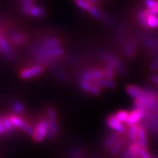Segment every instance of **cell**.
I'll use <instances>...</instances> for the list:
<instances>
[{"label":"cell","mask_w":158,"mask_h":158,"mask_svg":"<svg viewBox=\"0 0 158 158\" xmlns=\"http://www.w3.org/2000/svg\"><path fill=\"white\" fill-rule=\"evenodd\" d=\"M40 44L48 48H54L62 47V41L56 37H48L44 39V40Z\"/></svg>","instance_id":"cell-21"},{"label":"cell","mask_w":158,"mask_h":158,"mask_svg":"<svg viewBox=\"0 0 158 158\" xmlns=\"http://www.w3.org/2000/svg\"><path fill=\"white\" fill-rule=\"evenodd\" d=\"M119 158H132L131 155H130L129 151L127 150V148H125V149L122 151V154L120 155Z\"/></svg>","instance_id":"cell-35"},{"label":"cell","mask_w":158,"mask_h":158,"mask_svg":"<svg viewBox=\"0 0 158 158\" xmlns=\"http://www.w3.org/2000/svg\"><path fill=\"white\" fill-rule=\"evenodd\" d=\"M105 70V78L110 79V80H114L116 77V69L113 68L111 65H106V68L104 69Z\"/></svg>","instance_id":"cell-28"},{"label":"cell","mask_w":158,"mask_h":158,"mask_svg":"<svg viewBox=\"0 0 158 158\" xmlns=\"http://www.w3.org/2000/svg\"><path fill=\"white\" fill-rule=\"evenodd\" d=\"M3 135H5V134H4V129H3V127H2V125L0 124V136Z\"/></svg>","instance_id":"cell-38"},{"label":"cell","mask_w":158,"mask_h":158,"mask_svg":"<svg viewBox=\"0 0 158 158\" xmlns=\"http://www.w3.org/2000/svg\"><path fill=\"white\" fill-rule=\"evenodd\" d=\"M149 69H151V71L156 72L158 70V51L156 52L153 56L151 62L149 64Z\"/></svg>","instance_id":"cell-32"},{"label":"cell","mask_w":158,"mask_h":158,"mask_svg":"<svg viewBox=\"0 0 158 158\" xmlns=\"http://www.w3.org/2000/svg\"><path fill=\"white\" fill-rule=\"evenodd\" d=\"M141 41L143 47L147 50L153 53V55L158 51V37L148 35V36H144Z\"/></svg>","instance_id":"cell-10"},{"label":"cell","mask_w":158,"mask_h":158,"mask_svg":"<svg viewBox=\"0 0 158 158\" xmlns=\"http://www.w3.org/2000/svg\"><path fill=\"white\" fill-rule=\"evenodd\" d=\"M140 127L141 124H135L129 126L127 131V142H135L138 141V137H139V131H140Z\"/></svg>","instance_id":"cell-15"},{"label":"cell","mask_w":158,"mask_h":158,"mask_svg":"<svg viewBox=\"0 0 158 158\" xmlns=\"http://www.w3.org/2000/svg\"><path fill=\"white\" fill-rule=\"evenodd\" d=\"M91 5H98L100 3V0H88Z\"/></svg>","instance_id":"cell-37"},{"label":"cell","mask_w":158,"mask_h":158,"mask_svg":"<svg viewBox=\"0 0 158 158\" xmlns=\"http://www.w3.org/2000/svg\"><path fill=\"white\" fill-rule=\"evenodd\" d=\"M115 115H116V117L118 118L119 121H121L123 123L124 122L127 123V118L129 117V113L127 111H126V110H119V111H118L117 113H115Z\"/></svg>","instance_id":"cell-30"},{"label":"cell","mask_w":158,"mask_h":158,"mask_svg":"<svg viewBox=\"0 0 158 158\" xmlns=\"http://www.w3.org/2000/svg\"><path fill=\"white\" fill-rule=\"evenodd\" d=\"M49 131V123L47 118H41L34 126V135L32 136L35 142H41L48 138Z\"/></svg>","instance_id":"cell-3"},{"label":"cell","mask_w":158,"mask_h":158,"mask_svg":"<svg viewBox=\"0 0 158 158\" xmlns=\"http://www.w3.org/2000/svg\"><path fill=\"white\" fill-rule=\"evenodd\" d=\"M11 111L13 114L22 117V115H24V113L26 112L25 105L19 100H15L11 103Z\"/></svg>","instance_id":"cell-23"},{"label":"cell","mask_w":158,"mask_h":158,"mask_svg":"<svg viewBox=\"0 0 158 158\" xmlns=\"http://www.w3.org/2000/svg\"><path fill=\"white\" fill-rule=\"evenodd\" d=\"M148 26L149 29L158 27V17L156 15L150 14L148 18Z\"/></svg>","instance_id":"cell-31"},{"label":"cell","mask_w":158,"mask_h":158,"mask_svg":"<svg viewBox=\"0 0 158 158\" xmlns=\"http://www.w3.org/2000/svg\"><path fill=\"white\" fill-rule=\"evenodd\" d=\"M45 69V67H43L42 65L35 64V65L30 66V67H27V68L22 69L19 71V76L23 80H28V79L35 78V77H40V76H41L42 74L44 73Z\"/></svg>","instance_id":"cell-5"},{"label":"cell","mask_w":158,"mask_h":158,"mask_svg":"<svg viewBox=\"0 0 158 158\" xmlns=\"http://www.w3.org/2000/svg\"><path fill=\"white\" fill-rule=\"evenodd\" d=\"M85 151L80 145H74L69 149V158H84Z\"/></svg>","instance_id":"cell-22"},{"label":"cell","mask_w":158,"mask_h":158,"mask_svg":"<svg viewBox=\"0 0 158 158\" xmlns=\"http://www.w3.org/2000/svg\"><path fill=\"white\" fill-rule=\"evenodd\" d=\"M150 15V13L148 12V10H143V11H139L137 12V19L138 22L141 25V27L145 29V30H148L149 27L148 26V18Z\"/></svg>","instance_id":"cell-20"},{"label":"cell","mask_w":158,"mask_h":158,"mask_svg":"<svg viewBox=\"0 0 158 158\" xmlns=\"http://www.w3.org/2000/svg\"><path fill=\"white\" fill-rule=\"evenodd\" d=\"M0 124L3 127L5 135H10L16 130L11 123L10 115H0Z\"/></svg>","instance_id":"cell-12"},{"label":"cell","mask_w":158,"mask_h":158,"mask_svg":"<svg viewBox=\"0 0 158 158\" xmlns=\"http://www.w3.org/2000/svg\"><path fill=\"white\" fill-rule=\"evenodd\" d=\"M136 47H137V40L135 38H129L127 39L123 43V52L126 57L132 59L135 56Z\"/></svg>","instance_id":"cell-7"},{"label":"cell","mask_w":158,"mask_h":158,"mask_svg":"<svg viewBox=\"0 0 158 158\" xmlns=\"http://www.w3.org/2000/svg\"><path fill=\"white\" fill-rule=\"evenodd\" d=\"M11 42L12 45L14 46H19L22 45L25 43L26 40H27V37L26 35L22 33H19V32H16V33H13V34L11 35Z\"/></svg>","instance_id":"cell-25"},{"label":"cell","mask_w":158,"mask_h":158,"mask_svg":"<svg viewBox=\"0 0 158 158\" xmlns=\"http://www.w3.org/2000/svg\"><path fill=\"white\" fill-rule=\"evenodd\" d=\"M50 69L57 80H59L61 82H68L69 81V74L62 67H60L57 63L54 64L50 68Z\"/></svg>","instance_id":"cell-14"},{"label":"cell","mask_w":158,"mask_h":158,"mask_svg":"<svg viewBox=\"0 0 158 158\" xmlns=\"http://www.w3.org/2000/svg\"><path fill=\"white\" fill-rule=\"evenodd\" d=\"M138 142L141 145L142 148H148V139H147V130L144 127V126L141 124L140 131H139V137H138Z\"/></svg>","instance_id":"cell-24"},{"label":"cell","mask_w":158,"mask_h":158,"mask_svg":"<svg viewBox=\"0 0 158 158\" xmlns=\"http://www.w3.org/2000/svg\"><path fill=\"white\" fill-rule=\"evenodd\" d=\"M151 81L155 85H156L158 86V75L153 74L152 76H151Z\"/></svg>","instance_id":"cell-36"},{"label":"cell","mask_w":158,"mask_h":158,"mask_svg":"<svg viewBox=\"0 0 158 158\" xmlns=\"http://www.w3.org/2000/svg\"><path fill=\"white\" fill-rule=\"evenodd\" d=\"M146 88H142L141 86L135 85H127L126 86V92L134 99L141 98L145 94Z\"/></svg>","instance_id":"cell-13"},{"label":"cell","mask_w":158,"mask_h":158,"mask_svg":"<svg viewBox=\"0 0 158 158\" xmlns=\"http://www.w3.org/2000/svg\"><path fill=\"white\" fill-rule=\"evenodd\" d=\"M100 57L106 65H111L116 69V72L118 74V76L122 77H127L128 69L124 64V62L118 56H116L113 53H110L108 51H102L100 53Z\"/></svg>","instance_id":"cell-1"},{"label":"cell","mask_w":158,"mask_h":158,"mask_svg":"<svg viewBox=\"0 0 158 158\" xmlns=\"http://www.w3.org/2000/svg\"><path fill=\"white\" fill-rule=\"evenodd\" d=\"M89 12H90V15H91L92 17L95 18V19H100L102 21L107 23V24H110V25L113 23V19L112 18L108 17L106 15H105V14H104V13L95 6H92L90 7V9L89 10Z\"/></svg>","instance_id":"cell-16"},{"label":"cell","mask_w":158,"mask_h":158,"mask_svg":"<svg viewBox=\"0 0 158 158\" xmlns=\"http://www.w3.org/2000/svg\"><path fill=\"white\" fill-rule=\"evenodd\" d=\"M0 52L3 54L4 57L8 61H11L14 58V52L11 48L10 43L8 42V40L0 36Z\"/></svg>","instance_id":"cell-8"},{"label":"cell","mask_w":158,"mask_h":158,"mask_svg":"<svg viewBox=\"0 0 158 158\" xmlns=\"http://www.w3.org/2000/svg\"><path fill=\"white\" fill-rule=\"evenodd\" d=\"M120 136H121V135H119L116 132H111L104 141V148L106 149L110 150L113 147V145L116 143V141L119 139Z\"/></svg>","instance_id":"cell-18"},{"label":"cell","mask_w":158,"mask_h":158,"mask_svg":"<svg viewBox=\"0 0 158 158\" xmlns=\"http://www.w3.org/2000/svg\"><path fill=\"white\" fill-rule=\"evenodd\" d=\"M158 1L156 0H144V4L147 6V9H152L156 6Z\"/></svg>","instance_id":"cell-33"},{"label":"cell","mask_w":158,"mask_h":158,"mask_svg":"<svg viewBox=\"0 0 158 158\" xmlns=\"http://www.w3.org/2000/svg\"><path fill=\"white\" fill-rule=\"evenodd\" d=\"M93 84H95L101 90L103 89H114L116 87V82L114 80H110V79L106 78L98 80Z\"/></svg>","instance_id":"cell-19"},{"label":"cell","mask_w":158,"mask_h":158,"mask_svg":"<svg viewBox=\"0 0 158 158\" xmlns=\"http://www.w3.org/2000/svg\"><path fill=\"white\" fill-rule=\"evenodd\" d=\"M106 124L110 129L113 130V132H116L119 135L127 134V128L121 121H119L118 118L116 117L115 113L109 115L106 119Z\"/></svg>","instance_id":"cell-6"},{"label":"cell","mask_w":158,"mask_h":158,"mask_svg":"<svg viewBox=\"0 0 158 158\" xmlns=\"http://www.w3.org/2000/svg\"><path fill=\"white\" fill-rule=\"evenodd\" d=\"M46 11L43 8H41V7H40V6H34V7L31 9L30 14H29V15L34 18H41L44 17Z\"/></svg>","instance_id":"cell-27"},{"label":"cell","mask_w":158,"mask_h":158,"mask_svg":"<svg viewBox=\"0 0 158 158\" xmlns=\"http://www.w3.org/2000/svg\"><path fill=\"white\" fill-rule=\"evenodd\" d=\"M47 118L49 123V131H48L47 139L52 141L60 135V127H59L58 118H57L56 110L53 106L47 108Z\"/></svg>","instance_id":"cell-2"},{"label":"cell","mask_w":158,"mask_h":158,"mask_svg":"<svg viewBox=\"0 0 158 158\" xmlns=\"http://www.w3.org/2000/svg\"><path fill=\"white\" fill-rule=\"evenodd\" d=\"M127 143H128L127 138H126V137H123V136H120L119 139L116 141V143L113 145V147L110 149L111 155H113V156H117V155H118L120 152H122V151H123V148H124L125 147H127Z\"/></svg>","instance_id":"cell-17"},{"label":"cell","mask_w":158,"mask_h":158,"mask_svg":"<svg viewBox=\"0 0 158 158\" xmlns=\"http://www.w3.org/2000/svg\"><path fill=\"white\" fill-rule=\"evenodd\" d=\"M105 77V70L102 69H85L79 73L78 81L94 83Z\"/></svg>","instance_id":"cell-4"},{"label":"cell","mask_w":158,"mask_h":158,"mask_svg":"<svg viewBox=\"0 0 158 158\" xmlns=\"http://www.w3.org/2000/svg\"><path fill=\"white\" fill-rule=\"evenodd\" d=\"M34 0H24L21 3V10L22 12L26 15L30 14L31 9L34 7Z\"/></svg>","instance_id":"cell-26"},{"label":"cell","mask_w":158,"mask_h":158,"mask_svg":"<svg viewBox=\"0 0 158 158\" xmlns=\"http://www.w3.org/2000/svg\"><path fill=\"white\" fill-rule=\"evenodd\" d=\"M79 88L83 91H85L88 94H91L94 96H98L102 92L101 89H99L95 84L90 83V82H85V81H78Z\"/></svg>","instance_id":"cell-9"},{"label":"cell","mask_w":158,"mask_h":158,"mask_svg":"<svg viewBox=\"0 0 158 158\" xmlns=\"http://www.w3.org/2000/svg\"><path fill=\"white\" fill-rule=\"evenodd\" d=\"M76 6H78L80 9L85 10V11H88L90 9V7L92 6V5L90 4L88 0H74Z\"/></svg>","instance_id":"cell-29"},{"label":"cell","mask_w":158,"mask_h":158,"mask_svg":"<svg viewBox=\"0 0 158 158\" xmlns=\"http://www.w3.org/2000/svg\"><path fill=\"white\" fill-rule=\"evenodd\" d=\"M147 113V111H144V110L134 109L131 113H129V117L127 118V125L132 126V125L139 124V122L144 118Z\"/></svg>","instance_id":"cell-11"},{"label":"cell","mask_w":158,"mask_h":158,"mask_svg":"<svg viewBox=\"0 0 158 158\" xmlns=\"http://www.w3.org/2000/svg\"><path fill=\"white\" fill-rule=\"evenodd\" d=\"M140 157L141 158H151V156L148 151L147 148H141L140 152Z\"/></svg>","instance_id":"cell-34"}]
</instances>
